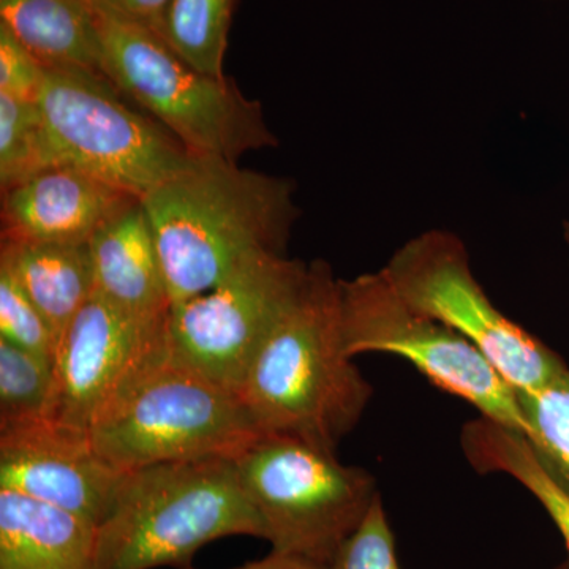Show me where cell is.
I'll return each instance as SVG.
<instances>
[{
  "mask_svg": "<svg viewBox=\"0 0 569 569\" xmlns=\"http://www.w3.org/2000/svg\"><path fill=\"white\" fill-rule=\"evenodd\" d=\"M291 181L197 157L141 198L171 306L211 290L261 253L287 254L299 217Z\"/></svg>",
  "mask_w": 569,
  "mask_h": 569,
  "instance_id": "6da1fadb",
  "label": "cell"
},
{
  "mask_svg": "<svg viewBox=\"0 0 569 569\" xmlns=\"http://www.w3.org/2000/svg\"><path fill=\"white\" fill-rule=\"evenodd\" d=\"M264 436L336 451L358 426L373 388L343 348L340 279L312 261L293 305L266 337L241 388Z\"/></svg>",
  "mask_w": 569,
  "mask_h": 569,
  "instance_id": "7a4b0ae2",
  "label": "cell"
},
{
  "mask_svg": "<svg viewBox=\"0 0 569 569\" xmlns=\"http://www.w3.org/2000/svg\"><path fill=\"white\" fill-rule=\"evenodd\" d=\"M227 537L264 539L233 459L159 463L123 473L97 527L99 569L192 567L203 546Z\"/></svg>",
  "mask_w": 569,
  "mask_h": 569,
  "instance_id": "3957f363",
  "label": "cell"
},
{
  "mask_svg": "<svg viewBox=\"0 0 569 569\" xmlns=\"http://www.w3.org/2000/svg\"><path fill=\"white\" fill-rule=\"evenodd\" d=\"M116 470L236 459L263 437L241 392L179 361L168 347L89 427Z\"/></svg>",
  "mask_w": 569,
  "mask_h": 569,
  "instance_id": "277c9868",
  "label": "cell"
},
{
  "mask_svg": "<svg viewBox=\"0 0 569 569\" xmlns=\"http://www.w3.org/2000/svg\"><path fill=\"white\" fill-rule=\"evenodd\" d=\"M93 11L108 80L193 156L238 163L247 152L277 146L263 104L234 80L194 69L142 26Z\"/></svg>",
  "mask_w": 569,
  "mask_h": 569,
  "instance_id": "5b68a950",
  "label": "cell"
},
{
  "mask_svg": "<svg viewBox=\"0 0 569 569\" xmlns=\"http://www.w3.org/2000/svg\"><path fill=\"white\" fill-rule=\"evenodd\" d=\"M233 460L272 550L323 568L380 497L365 468L301 438L263 436Z\"/></svg>",
  "mask_w": 569,
  "mask_h": 569,
  "instance_id": "8992f818",
  "label": "cell"
},
{
  "mask_svg": "<svg viewBox=\"0 0 569 569\" xmlns=\"http://www.w3.org/2000/svg\"><path fill=\"white\" fill-rule=\"evenodd\" d=\"M37 104L56 164L84 171L138 200L198 157L156 119L127 107L99 74L44 69Z\"/></svg>",
  "mask_w": 569,
  "mask_h": 569,
  "instance_id": "52a82bcc",
  "label": "cell"
},
{
  "mask_svg": "<svg viewBox=\"0 0 569 569\" xmlns=\"http://www.w3.org/2000/svg\"><path fill=\"white\" fill-rule=\"evenodd\" d=\"M340 323L350 358L406 359L441 391L477 408L479 417L527 436L515 388L466 337L411 309L383 271L340 279Z\"/></svg>",
  "mask_w": 569,
  "mask_h": 569,
  "instance_id": "ba28073f",
  "label": "cell"
},
{
  "mask_svg": "<svg viewBox=\"0 0 569 569\" xmlns=\"http://www.w3.org/2000/svg\"><path fill=\"white\" fill-rule=\"evenodd\" d=\"M381 271L411 309L466 337L516 392L545 387L568 369L556 351L493 306L458 236L441 230L417 236Z\"/></svg>",
  "mask_w": 569,
  "mask_h": 569,
  "instance_id": "9c48e42d",
  "label": "cell"
},
{
  "mask_svg": "<svg viewBox=\"0 0 569 569\" xmlns=\"http://www.w3.org/2000/svg\"><path fill=\"white\" fill-rule=\"evenodd\" d=\"M309 264L287 254L249 258L204 293L171 306L167 347L179 361L241 392L266 337L293 305Z\"/></svg>",
  "mask_w": 569,
  "mask_h": 569,
  "instance_id": "30bf717a",
  "label": "cell"
},
{
  "mask_svg": "<svg viewBox=\"0 0 569 569\" xmlns=\"http://www.w3.org/2000/svg\"><path fill=\"white\" fill-rule=\"evenodd\" d=\"M164 347L167 320H142L93 295L56 347L52 419L89 430Z\"/></svg>",
  "mask_w": 569,
  "mask_h": 569,
  "instance_id": "8fae6325",
  "label": "cell"
},
{
  "mask_svg": "<svg viewBox=\"0 0 569 569\" xmlns=\"http://www.w3.org/2000/svg\"><path fill=\"white\" fill-rule=\"evenodd\" d=\"M122 471L97 452L88 429L43 419L0 430V489L63 509L99 527Z\"/></svg>",
  "mask_w": 569,
  "mask_h": 569,
  "instance_id": "7c38bea8",
  "label": "cell"
},
{
  "mask_svg": "<svg viewBox=\"0 0 569 569\" xmlns=\"http://www.w3.org/2000/svg\"><path fill=\"white\" fill-rule=\"evenodd\" d=\"M137 200L69 164H51L2 190V239L89 242L102 224Z\"/></svg>",
  "mask_w": 569,
  "mask_h": 569,
  "instance_id": "4fadbf2b",
  "label": "cell"
},
{
  "mask_svg": "<svg viewBox=\"0 0 569 569\" xmlns=\"http://www.w3.org/2000/svg\"><path fill=\"white\" fill-rule=\"evenodd\" d=\"M89 249L97 296L142 320H167L170 293L141 200L102 224Z\"/></svg>",
  "mask_w": 569,
  "mask_h": 569,
  "instance_id": "5bb4252c",
  "label": "cell"
},
{
  "mask_svg": "<svg viewBox=\"0 0 569 569\" xmlns=\"http://www.w3.org/2000/svg\"><path fill=\"white\" fill-rule=\"evenodd\" d=\"M0 569H99L97 526L0 489Z\"/></svg>",
  "mask_w": 569,
  "mask_h": 569,
  "instance_id": "9a60e30c",
  "label": "cell"
},
{
  "mask_svg": "<svg viewBox=\"0 0 569 569\" xmlns=\"http://www.w3.org/2000/svg\"><path fill=\"white\" fill-rule=\"evenodd\" d=\"M0 268L17 280L48 321L56 340L96 295L89 242H26L2 239Z\"/></svg>",
  "mask_w": 569,
  "mask_h": 569,
  "instance_id": "2e32d148",
  "label": "cell"
},
{
  "mask_svg": "<svg viewBox=\"0 0 569 569\" xmlns=\"http://www.w3.org/2000/svg\"><path fill=\"white\" fill-rule=\"evenodd\" d=\"M0 22L44 69L78 70L107 78L91 0H0Z\"/></svg>",
  "mask_w": 569,
  "mask_h": 569,
  "instance_id": "e0dca14e",
  "label": "cell"
},
{
  "mask_svg": "<svg viewBox=\"0 0 569 569\" xmlns=\"http://www.w3.org/2000/svg\"><path fill=\"white\" fill-rule=\"evenodd\" d=\"M463 455L479 473H503L518 481L556 523L569 552V497L539 462L522 433L479 417L462 429Z\"/></svg>",
  "mask_w": 569,
  "mask_h": 569,
  "instance_id": "ac0fdd59",
  "label": "cell"
},
{
  "mask_svg": "<svg viewBox=\"0 0 569 569\" xmlns=\"http://www.w3.org/2000/svg\"><path fill=\"white\" fill-rule=\"evenodd\" d=\"M234 0H171L157 36L187 63L222 77Z\"/></svg>",
  "mask_w": 569,
  "mask_h": 569,
  "instance_id": "d6986e66",
  "label": "cell"
},
{
  "mask_svg": "<svg viewBox=\"0 0 569 569\" xmlns=\"http://www.w3.org/2000/svg\"><path fill=\"white\" fill-rule=\"evenodd\" d=\"M54 366L0 339V430L54 417Z\"/></svg>",
  "mask_w": 569,
  "mask_h": 569,
  "instance_id": "ffe728a7",
  "label": "cell"
},
{
  "mask_svg": "<svg viewBox=\"0 0 569 569\" xmlns=\"http://www.w3.org/2000/svg\"><path fill=\"white\" fill-rule=\"evenodd\" d=\"M518 399L531 449L569 497V367L545 387L518 392Z\"/></svg>",
  "mask_w": 569,
  "mask_h": 569,
  "instance_id": "44dd1931",
  "label": "cell"
},
{
  "mask_svg": "<svg viewBox=\"0 0 569 569\" xmlns=\"http://www.w3.org/2000/svg\"><path fill=\"white\" fill-rule=\"evenodd\" d=\"M50 142L39 104L0 92V187L9 189L51 167Z\"/></svg>",
  "mask_w": 569,
  "mask_h": 569,
  "instance_id": "7402d4cb",
  "label": "cell"
},
{
  "mask_svg": "<svg viewBox=\"0 0 569 569\" xmlns=\"http://www.w3.org/2000/svg\"><path fill=\"white\" fill-rule=\"evenodd\" d=\"M0 339L54 366V332L7 269L0 268Z\"/></svg>",
  "mask_w": 569,
  "mask_h": 569,
  "instance_id": "603a6c76",
  "label": "cell"
},
{
  "mask_svg": "<svg viewBox=\"0 0 569 569\" xmlns=\"http://www.w3.org/2000/svg\"><path fill=\"white\" fill-rule=\"evenodd\" d=\"M326 569H400L395 533L381 497Z\"/></svg>",
  "mask_w": 569,
  "mask_h": 569,
  "instance_id": "cb8c5ba5",
  "label": "cell"
},
{
  "mask_svg": "<svg viewBox=\"0 0 569 569\" xmlns=\"http://www.w3.org/2000/svg\"><path fill=\"white\" fill-rule=\"evenodd\" d=\"M43 78L44 67L39 59L0 22V92L37 102Z\"/></svg>",
  "mask_w": 569,
  "mask_h": 569,
  "instance_id": "d4e9b609",
  "label": "cell"
},
{
  "mask_svg": "<svg viewBox=\"0 0 569 569\" xmlns=\"http://www.w3.org/2000/svg\"><path fill=\"white\" fill-rule=\"evenodd\" d=\"M91 3L96 10L107 11L157 32L171 0H91Z\"/></svg>",
  "mask_w": 569,
  "mask_h": 569,
  "instance_id": "484cf974",
  "label": "cell"
},
{
  "mask_svg": "<svg viewBox=\"0 0 569 569\" xmlns=\"http://www.w3.org/2000/svg\"><path fill=\"white\" fill-rule=\"evenodd\" d=\"M183 569H197L193 567H187ZM234 569H326L320 565L312 563L299 557L287 556V553L274 552L263 557L260 560L249 561V563L242 565V567Z\"/></svg>",
  "mask_w": 569,
  "mask_h": 569,
  "instance_id": "4316f807",
  "label": "cell"
},
{
  "mask_svg": "<svg viewBox=\"0 0 569 569\" xmlns=\"http://www.w3.org/2000/svg\"><path fill=\"white\" fill-rule=\"evenodd\" d=\"M563 238H565V242H567V246L569 249V222L563 224Z\"/></svg>",
  "mask_w": 569,
  "mask_h": 569,
  "instance_id": "83f0119b",
  "label": "cell"
},
{
  "mask_svg": "<svg viewBox=\"0 0 569 569\" xmlns=\"http://www.w3.org/2000/svg\"><path fill=\"white\" fill-rule=\"evenodd\" d=\"M553 569H569V560L563 561V563L559 565V567Z\"/></svg>",
  "mask_w": 569,
  "mask_h": 569,
  "instance_id": "f1b7e54d",
  "label": "cell"
}]
</instances>
